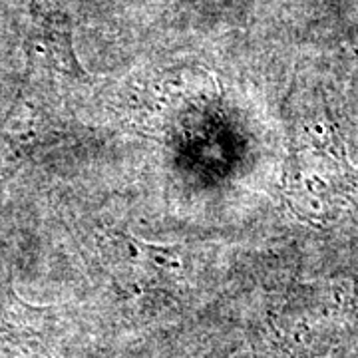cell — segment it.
<instances>
[{
    "instance_id": "1",
    "label": "cell",
    "mask_w": 358,
    "mask_h": 358,
    "mask_svg": "<svg viewBox=\"0 0 358 358\" xmlns=\"http://www.w3.org/2000/svg\"><path fill=\"white\" fill-rule=\"evenodd\" d=\"M40 32L42 42L50 54L54 66L72 78H88L86 70L80 66L76 54H74V42H72V20L62 10L48 8L40 13Z\"/></svg>"
}]
</instances>
